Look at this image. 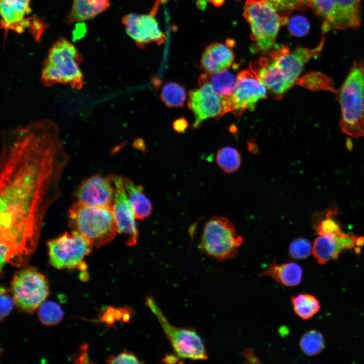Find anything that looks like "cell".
I'll return each instance as SVG.
<instances>
[{"instance_id":"7c38bea8","label":"cell","mask_w":364,"mask_h":364,"mask_svg":"<svg viewBox=\"0 0 364 364\" xmlns=\"http://www.w3.org/2000/svg\"><path fill=\"white\" fill-rule=\"evenodd\" d=\"M266 87L250 71L244 70L237 75V82L233 94L225 97L227 113H241L253 110L259 100L266 97Z\"/></svg>"},{"instance_id":"f1b7e54d","label":"cell","mask_w":364,"mask_h":364,"mask_svg":"<svg viewBox=\"0 0 364 364\" xmlns=\"http://www.w3.org/2000/svg\"><path fill=\"white\" fill-rule=\"evenodd\" d=\"M63 315L60 306L53 301L43 303L38 311V316L42 323L46 325H54L60 322Z\"/></svg>"},{"instance_id":"8992f818","label":"cell","mask_w":364,"mask_h":364,"mask_svg":"<svg viewBox=\"0 0 364 364\" xmlns=\"http://www.w3.org/2000/svg\"><path fill=\"white\" fill-rule=\"evenodd\" d=\"M242 243L233 223L225 217L216 216L204 225L199 246L203 253L224 261L237 255Z\"/></svg>"},{"instance_id":"8d00e7d4","label":"cell","mask_w":364,"mask_h":364,"mask_svg":"<svg viewBox=\"0 0 364 364\" xmlns=\"http://www.w3.org/2000/svg\"><path fill=\"white\" fill-rule=\"evenodd\" d=\"M187 126V121L184 117L176 119L173 123L174 130L178 133L183 132L186 129Z\"/></svg>"},{"instance_id":"7a4b0ae2","label":"cell","mask_w":364,"mask_h":364,"mask_svg":"<svg viewBox=\"0 0 364 364\" xmlns=\"http://www.w3.org/2000/svg\"><path fill=\"white\" fill-rule=\"evenodd\" d=\"M81 61L82 57L77 48L66 39L61 37L49 51L40 80L47 86L61 84L80 89L84 84Z\"/></svg>"},{"instance_id":"4dcf8cb0","label":"cell","mask_w":364,"mask_h":364,"mask_svg":"<svg viewBox=\"0 0 364 364\" xmlns=\"http://www.w3.org/2000/svg\"><path fill=\"white\" fill-rule=\"evenodd\" d=\"M312 250L310 241L306 238L299 237L290 244L288 254L292 259L302 260L307 258L310 255Z\"/></svg>"},{"instance_id":"836d02e7","label":"cell","mask_w":364,"mask_h":364,"mask_svg":"<svg viewBox=\"0 0 364 364\" xmlns=\"http://www.w3.org/2000/svg\"><path fill=\"white\" fill-rule=\"evenodd\" d=\"M106 362L109 363H142L132 352L124 350L117 356H109Z\"/></svg>"},{"instance_id":"484cf974","label":"cell","mask_w":364,"mask_h":364,"mask_svg":"<svg viewBox=\"0 0 364 364\" xmlns=\"http://www.w3.org/2000/svg\"><path fill=\"white\" fill-rule=\"evenodd\" d=\"M161 100L170 108L182 107L186 100V92L180 84L170 82L165 84L162 88Z\"/></svg>"},{"instance_id":"e575fe53","label":"cell","mask_w":364,"mask_h":364,"mask_svg":"<svg viewBox=\"0 0 364 364\" xmlns=\"http://www.w3.org/2000/svg\"><path fill=\"white\" fill-rule=\"evenodd\" d=\"M1 320L7 316L12 309L14 303L13 297L8 293L6 289L3 287L1 288Z\"/></svg>"},{"instance_id":"30bf717a","label":"cell","mask_w":364,"mask_h":364,"mask_svg":"<svg viewBox=\"0 0 364 364\" xmlns=\"http://www.w3.org/2000/svg\"><path fill=\"white\" fill-rule=\"evenodd\" d=\"M11 289L15 303L28 312L39 307L49 292L45 277L31 267L24 268L14 275Z\"/></svg>"},{"instance_id":"4fadbf2b","label":"cell","mask_w":364,"mask_h":364,"mask_svg":"<svg viewBox=\"0 0 364 364\" xmlns=\"http://www.w3.org/2000/svg\"><path fill=\"white\" fill-rule=\"evenodd\" d=\"M199 89L189 93L188 108L194 116L193 129H198L205 120L220 117L226 113L225 97L217 94L208 83H199Z\"/></svg>"},{"instance_id":"d590c367","label":"cell","mask_w":364,"mask_h":364,"mask_svg":"<svg viewBox=\"0 0 364 364\" xmlns=\"http://www.w3.org/2000/svg\"><path fill=\"white\" fill-rule=\"evenodd\" d=\"M116 308L109 307L105 311L101 320L109 325H113L116 320Z\"/></svg>"},{"instance_id":"e0dca14e","label":"cell","mask_w":364,"mask_h":364,"mask_svg":"<svg viewBox=\"0 0 364 364\" xmlns=\"http://www.w3.org/2000/svg\"><path fill=\"white\" fill-rule=\"evenodd\" d=\"M250 68L266 88L276 95H282L292 87L280 74L269 56L252 61Z\"/></svg>"},{"instance_id":"44dd1931","label":"cell","mask_w":364,"mask_h":364,"mask_svg":"<svg viewBox=\"0 0 364 364\" xmlns=\"http://www.w3.org/2000/svg\"><path fill=\"white\" fill-rule=\"evenodd\" d=\"M124 186L135 218L142 220L149 217L152 211V205L145 195L142 186L126 178L124 179Z\"/></svg>"},{"instance_id":"277c9868","label":"cell","mask_w":364,"mask_h":364,"mask_svg":"<svg viewBox=\"0 0 364 364\" xmlns=\"http://www.w3.org/2000/svg\"><path fill=\"white\" fill-rule=\"evenodd\" d=\"M342 131L353 138L364 136V61L355 62L339 94Z\"/></svg>"},{"instance_id":"7402d4cb","label":"cell","mask_w":364,"mask_h":364,"mask_svg":"<svg viewBox=\"0 0 364 364\" xmlns=\"http://www.w3.org/2000/svg\"><path fill=\"white\" fill-rule=\"evenodd\" d=\"M110 0H73L68 20L70 22L89 20L108 8Z\"/></svg>"},{"instance_id":"74e56055","label":"cell","mask_w":364,"mask_h":364,"mask_svg":"<svg viewBox=\"0 0 364 364\" xmlns=\"http://www.w3.org/2000/svg\"><path fill=\"white\" fill-rule=\"evenodd\" d=\"M179 358L180 357L178 355L176 356L174 354H166L164 357L162 359L161 362L165 363H177L181 362Z\"/></svg>"},{"instance_id":"2e32d148","label":"cell","mask_w":364,"mask_h":364,"mask_svg":"<svg viewBox=\"0 0 364 364\" xmlns=\"http://www.w3.org/2000/svg\"><path fill=\"white\" fill-rule=\"evenodd\" d=\"M115 188L111 175H93L83 181L75 192L77 201L83 204L99 207H112Z\"/></svg>"},{"instance_id":"603a6c76","label":"cell","mask_w":364,"mask_h":364,"mask_svg":"<svg viewBox=\"0 0 364 364\" xmlns=\"http://www.w3.org/2000/svg\"><path fill=\"white\" fill-rule=\"evenodd\" d=\"M236 82L237 76L226 70L215 73L202 74L198 79L199 83H209L217 94L223 97L233 94Z\"/></svg>"},{"instance_id":"ba28073f","label":"cell","mask_w":364,"mask_h":364,"mask_svg":"<svg viewBox=\"0 0 364 364\" xmlns=\"http://www.w3.org/2000/svg\"><path fill=\"white\" fill-rule=\"evenodd\" d=\"M50 262L58 269L78 268L85 270V257L93 246L78 233L65 232L47 242Z\"/></svg>"},{"instance_id":"d6986e66","label":"cell","mask_w":364,"mask_h":364,"mask_svg":"<svg viewBox=\"0 0 364 364\" xmlns=\"http://www.w3.org/2000/svg\"><path fill=\"white\" fill-rule=\"evenodd\" d=\"M231 47L221 43H214L207 47L201 59L202 69L206 73L212 74L229 68L234 58Z\"/></svg>"},{"instance_id":"9c48e42d","label":"cell","mask_w":364,"mask_h":364,"mask_svg":"<svg viewBox=\"0 0 364 364\" xmlns=\"http://www.w3.org/2000/svg\"><path fill=\"white\" fill-rule=\"evenodd\" d=\"M311 8L322 20L323 33L355 28L361 24L360 0H312Z\"/></svg>"},{"instance_id":"ac0fdd59","label":"cell","mask_w":364,"mask_h":364,"mask_svg":"<svg viewBox=\"0 0 364 364\" xmlns=\"http://www.w3.org/2000/svg\"><path fill=\"white\" fill-rule=\"evenodd\" d=\"M30 0H0L1 28L23 31L28 26L29 20L25 18L30 11Z\"/></svg>"},{"instance_id":"52a82bcc","label":"cell","mask_w":364,"mask_h":364,"mask_svg":"<svg viewBox=\"0 0 364 364\" xmlns=\"http://www.w3.org/2000/svg\"><path fill=\"white\" fill-rule=\"evenodd\" d=\"M145 305L155 315L177 355L181 358L204 360L208 358L203 342L191 328H179L169 323L154 299L147 296Z\"/></svg>"},{"instance_id":"3957f363","label":"cell","mask_w":364,"mask_h":364,"mask_svg":"<svg viewBox=\"0 0 364 364\" xmlns=\"http://www.w3.org/2000/svg\"><path fill=\"white\" fill-rule=\"evenodd\" d=\"M68 222L72 231L83 236L94 247L110 243L118 233L112 207L90 206L77 201L69 208Z\"/></svg>"},{"instance_id":"f35d334b","label":"cell","mask_w":364,"mask_h":364,"mask_svg":"<svg viewBox=\"0 0 364 364\" xmlns=\"http://www.w3.org/2000/svg\"><path fill=\"white\" fill-rule=\"evenodd\" d=\"M212 3L216 6H220L222 5L224 2V0H211Z\"/></svg>"},{"instance_id":"4316f807","label":"cell","mask_w":364,"mask_h":364,"mask_svg":"<svg viewBox=\"0 0 364 364\" xmlns=\"http://www.w3.org/2000/svg\"><path fill=\"white\" fill-rule=\"evenodd\" d=\"M216 161L222 171L226 173L236 172L239 168L241 159L238 151L226 146L219 149L216 154Z\"/></svg>"},{"instance_id":"83f0119b","label":"cell","mask_w":364,"mask_h":364,"mask_svg":"<svg viewBox=\"0 0 364 364\" xmlns=\"http://www.w3.org/2000/svg\"><path fill=\"white\" fill-rule=\"evenodd\" d=\"M299 346L304 353L312 356L318 354L325 347V340L322 333L315 330H310L303 334Z\"/></svg>"},{"instance_id":"5b68a950","label":"cell","mask_w":364,"mask_h":364,"mask_svg":"<svg viewBox=\"0 0 364 364\" xmlns=\"http://www.w3.org/2000/svg\"><path fill=\"white\" fill-rule=\"evenodd\" d=\"M243 15L250 26L251 39L255 42L252 49L263 53L270 51L280 26L288 21L263 0H247Z\"/></svg>"},{"instance_id":"d6a6232c","label":"cell","mask_w":364,"mask_h":364,"mask_svg":"<svg viewBox=\"0 0 364 364\" xmlns=\"http://www.w3.org/2000/svg\"><path fill=\"white\" fill-rule=\"evenodd\" d=\"M288 30L291 35L302 37L307 34L310 29V23L304 16L297 15L288 19Z\"/></svg>"},{"instance_id":"5bb4252c","label":"cell","mask_w":364,"mask_h":364,"mask_svg":"<svg viewBox=\"0 0 364 364\" xmlns=\"http://www.w3.org/2000/svg\"><path fill=\"white\" fill-rule=\"evenodd\" d=\"M158 5L156 4L148 14L130 13L122 19L126 33L140 48L152 42L160 45L166 40L155 18Z\"/></svg>"},{"instance_id":"ffe728a7","label":"cell","mask_w":364,"mask_h":364,"mask_svg":"<svg viewBox=\"0 0 364 364\" xmlns=\"http://www.w3.org/2000/svg\"><path fill=\"white\" fill-rule=\"evenodd\" d=\"M303 270L298 264L290 262L278 264L275 261L258 274V277L269 276L276 282L286 287L299 285L302 279Z\"/></svg>"},{"instance_id":"d4e9b609","label":"cell","mask_w":364,"mask_h":364,"mask_svg":"<svg viewBox=\"0 0 364 364\" xmlns=\"http://www.w3.org/2000/svg\"><path fill=\"white\" fill-rule=\"evenodd\" d=\"M291 301L295 314L302 320L312 317L321 308L318 300L309 294L301 293L292 296Z\"/></svg>"},{"instance_id":"cb8c5ba5","label":"cell","mask_w":364,"mask_h":364,"mask_svg":"<svg viewBox=\"0 0 364 364\" xmlns=\"http://www.w3.org/2000/svg\"><path fill=\"white\" fill-rule=\"evenodd\" d=\"M312 252L318 263L322 265L332 259L337 260L341 253L333 235H323L317 237L314 241Z\"/></svg>"},{"instance_id":"1f68e13d","label":"cell","mask_w":364,"mask_h":364,"mask_svg":"<svg viewBox=\"0 0 364 364\" xmlns=\"http://www.w3.org/2000/svg\"><path fill=\"white\" fill-rule=\"evenodd\" d=\"M336 209L328 211L325 218L314 223L313 227L319 235H336L343 232L338 223L332 218L336 214Z\"/></svg>"},{"instance_id":"8fae6325","label":"cell","mask_w":364,"mask_h":364,"mask_svg":"<svg viewBox=\"0 0 364 364\" xmlns=\"http://www.w3.org/2000/svg\"><path fill=\"white\" fill-rule=\"evenodd\" d=\"M325 39L323 36L317 46L312 49L298 47L290 52L287 46L274 47L269 57L282 77L292 86L298 79L305 63L318 56L323 50Z\"/></svg>"},{"instance_id":"f546056e","label":"cell","mask_w":364,"mask_h":364,"mask_svg":"<svg viewBox=\"0 0 364 364\" xmlns=\"http://www.w3.org/2000/svg\"><path fill=\"white\" fill-rule=\"evenodd\" d=\"M278 12L303 11L311 8L312 0H263Z\"/></svg>"},{"instance_id":"9a60e30c","label":"cell","mask_w":364,"mask_h":364,"mask_svg":"<svg viewBox=\"0 0 364 364\" xmlns=\"http://www.w3.org/2000/svg\"><path fill=\"white\" fill-rule=\"evenodd\" d=\"M115 193L112 206V213L118 233L125 236V243L133 246L138 242V231L135 216L131 208L124 186V178L121 176L111 175Z\"/></svg>"},{"instance_id":"6da1fadb","label":"cell","mask_w":364,"mask_h":364,"mask_svg":"<svg viewBox=\"0 0 364 364\" xmlns=\"http://www.w3.org/2000/svg\"><path fill=\"white\" fill-rule=\"evenodd\" d=\"M1 267L25 266L46 216L61 195L69 161L58 126L41 119L2 132Z\"/></svg>"}]
</instances>
